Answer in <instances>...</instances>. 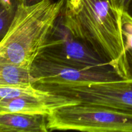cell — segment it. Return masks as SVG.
<instances>
[{"label":"cell","mask_w":132,"mask_h":132,"mask_svg":"<svg viewBox=\"0 0 132 132\" xmlns=\"http://www.w3.org/2000/svg\"><path fill=\"white\" fill-rule=\"evenodd\" d=\"M122 14L114 0H66L61 16L76 39L108 62L122 78L129 79Z\"/></svg>","instance_id":"1"},{"label":"cell","mask_w":132,"mask_h":132,"mask_svg":"<svg viewBox=\"0 0 132 132\" xmlns=\"http://www.w3.org/2000/svg\"><path fill=\"white\" fill-rule=\"evenodd\" d=\"M66 0H42L32 5L17 3L15 14L0 41V63L30 70L41 54Z\"/></svg>","instance_id":"2"},{"label":"cell","mask_w":132,"mask_h":132,"mask_svg":"<svg viewBox=\"0 0 132 132\" xmlns=\"http://www.w3.org/2000/svg\"><path fill=\"white\" fill-rule=\"evenodd\" d=\"M49 131L132 132V113L90 104L65 106L47 116Z\"/></svg>","instance_id":"3"},{"label":"cell","mask_w":132,"mask_h":132,"mask_svg":"<svg viewBox=\"0 0 132 132\" xmlns=\"http://www.w3.org/2000/svg\"><path fill=\"white\" fill-rule=\"evenodd\" d=\"M34 85L43 91L72 98L79 104L132 113V79L67 83L36 82Z\"/></svg>","instance_id":"4"},{"label":"cell","mask_w":132,"mask_h":132,"mask_svg":"<svg viewBox=\"0 0 132 132\" xmlns=\"http://www.w3.org/2000/svg\"><path fill=\"white\" fill-rule=\"evenodd\" d=\"M37 58L81 69L116 72L108 62L70 33L63 24L61 14Z\"/></svg>","instance_id":"5"},{"label":"cell","mask_w":132,"mask_h":132,"mask_svg":"<svg viewBox=\"0 0 132 132\" xmlns=\"http://www.w3.org/2000/svg\"><path fill=\"white\" fill-rule=\"evenodd\" d=\"M36 82L67 83V82L110 81L125 79L115 71L95 69H81L62 65L41 58H37L30 68Z\"/></svg>","instance_id":"6"},{"label":"cell","mask_w":132,"mask_h":132,"mask_svg":"<svg viewBox=\"0 0 132 132\" xmlns=\"http://www.w3.org/2000/svg\"><path fill=\"white\" fill-rule=\"evenodd\" d=\"M77 104L79 103L75 99L47 92L41 95L0 100V113H18L48 116L53 111L61 107Z\"/></svg>","instance_id":"7"},{"label":"cell","mask_w":132,"mask_h":132,"mask_svg":"<svg viewBox=\"0 0 132 132\" xmlns=\"http://www.w3.org/2000/svg\"><path fill=\"white\" fill-rule=\"evenodd\" d=\"M48 132L47 116L0 113V132Z\"/></svg>","instance_id":"8"},{"label":"cell","mask_w":132,"mask_h":132,"mask_svg":"<svg viewBox=\"0 0 132 132\" xmlns=\"http://www.w3.org/2000/svg\"><path fill=\"white\" fill-rule=\"evenodd\" d=\"M37 81L28 68L12 64L0 63V86L34 85Z\"/></svg>","instance_id":"9"},{"label":"cell","mask_w":132,"mask_h":132,"mask_svg":"<svg viewBox=\"0 0 132 132\" xmlns=\"http://www.w3.org/2000/svg\"><path fill=\"white\" fill-rule=\"evenodd\" d=\"M122 22L126 70L128 79H132V18L127 12L122 14Z\"/></svg>","instance_id":"10"},{"label":"cell","mask_w":132,"mask_h":132,"mask_svg":"<svg viewBox=\"0 0 132 132\" xmlns=\"http://www.w3.org/2000/svg\"><path fill=\"white\" fill-rule=\"evenodd\" d=\"M16 6V0H0V41L10 27Z\"/></svg>","instance_id":"11"},{"label":"cell","mask_w":132,"mask_h":132,"mask_svg":"<svg viewBox=\"0 0 132 132\" xmlns=\"http://www.w3.org/2000/svg\"><path fill=\"white\" fill-rule=\"evenodd\" d=\"M131 0H114L117 7L122 12H127L129 5Z\"/></svg>","instance_id":"12"},{"label":"cell","mask_w":132,"mask_h":132,"mask_svg":"<svg viewBox=\"0 0 132 132\" xmlns=\"http://www.w3.org/2000/svg\"><path fill=\"white\" fill-rule=\"evenodd\" d=\"M42 0H22V2L21 3L25 4V5H32L36 3H38Z\"/></svg>","instance_id":"13"},{"label":"cell","mask_w":132,"mask_h":132,"mask_svg":"<svg viewBox=\"0 0 132 132\" xmlns=\"http://www.w3.org/2000/svg\"><path fill=\"white\" fill-rule=\"evenodd\" d=\"M127 12L128 13L129 15H130V16L132 18V0L130 1V5H129L128 9V10H127Z\"/></svg>","instance_id":"14"},{"label":"cell","mask_w":132,"mask_h":132,"mask_svg":"<svg viewBox=\"0 0 132 132\" xmlns=\"http://www.w3.org/2000/svg\"><path fill=\"white\" fill-rule=\"evenodd\" d=\"M72 1H78V0H72Z\"/></svg>","instance_id":"15"}]
</instances>
